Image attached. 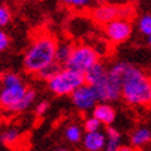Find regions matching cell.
Segmentation results:
<instances>
[{
  "mask_svg": "<svg viewBox=\"0 0 151 151\" xmlns=\"http://www.w3.org/2000/svg\"><path fill=\"white\" fill-rule=\"evenodd\" d=\"M122 99L132 105H146L151 103V78L130 63L126 65L124 75Z\"/></svg>",
  "mask_w": 151,
  "mask_h": 151,
  "instance_id": "cell-1",
  "label": "cell"
},
{
  "mask_svg": "<svg viewBox=\"0 0 151 151\" xmlns=\"http://www.w3.org/2000/svg\"><path fill=\"white\" fill-rule=\"evenodd\" d=\"M57 40L47 33H42L31 43L24 54V68L31 73H39L42 69L55 63Z\"/></svg>",
  "mask_w": 151,
  "mask_h": 151,
  "instance_id": "cell-2",
  "label": "cell"
},
{
  "mask_svg": "<svg viewBox=\"0 0 151 151\" xmlns=\"http://www.w3.org/2000/svg\"><path fill=\"white\" fill-rule=\"evenodd\" d=\"M126 61H119L108 69L107 78L103 82L94 85L93 90L96 93L99 103H111L116 101L122 96V82L126 71Z\"/></svg>",
  "mask_w": 151,
  "mask_h": 151,
  "instance_id": "cell-3",
  "label": "cell"
},
{
  "mask_svg": "<svg viewBox=\"0 0 151 151\" xmlns=\"http://www.w3.org/2000/svg\"><path fill=\"white\" fill-rule=\"evenodd\" d=\"M49 89L57 96L72 94L78 87L85 85V73L76 72L69 68H61L58 73L49 81Z\"/></svg>",
  "mask_w": 151,
  "mask_h": 151,
  "instance_id": "cell-4",
  "label": "cell"
},
{
  "mask_svg": "<svg viewBox=\"0 0 151 151\" xmlns=\"http://www.w3.org/2000/svg\"><path fill=\"white\" fill-rule=\"evenodd\" d=\"M99 53L94 47L87 45H78L73 46L72 54L65 64V68H69L72 71L81 73H86L93 65H96L99 61Z\"/></svg>",
  "mask_w": 151,
  "mask_h": 151,
  "instance_id": "cell-5",
  "label": "cell"
},
{
  "mask_svg": "<svg viewBox=\"0 0 151 151\" xmlns=\"http://www.w3.org/2000/svg\"><path fill=\"white\" fill-rule=\"evenodd\" d=\"M133 14V10L128 6H118V4H99L97 7L92 10V18L97 24L105 25V24L111 22L114 19L125 18L128 19Z\"/></svg>",
  "mask_w": 151,
  "mask_h": 151,
  "instance_id": "cell-6",
  "label": "cell"
},
{
  "mask_svg": "<svg viewBox=\"0 0 151 151\" xmlns=\"http://www.w3.org/2000/svg\"><path fill=\"white\" fill-rule=\"evenodd\" d=\"M104 33L112 43H124L132 35V24L125 18L114 19L104 25Z\"/></svg>",
  "mask_w": 151,
  "mask_h": 151,
  "instance_id": "cell-7",
  "label": "cell"
},
{
  "mask_svg": "<svg viewBox=\"0 0 151 151\" xmlns=\"http://www.w3.org/2000/svg\"><path fill=\"white\" fill-rule=\"evenodd\" d=\"M71 100H72V104L78 108L79 111H93V108L97 105L99 100H97V96L94 90H93L92 86L89 85H82L81 87H78L75 92L71 94Z\"/></svg>",
  "mask_w": 151,
  "mask_h": 151,
  "instance_id": "cell-8",
  "label": "cell"
},
{
  "mask_svg": "<svg viewBox=\"0 0 151 151\" xmlns=\"http://www.w3.org/2000/svg\"><path fill=\"white\" fill-rule=\"evenodd\" d=\"M28 87L21 83L18 86H11V87H3V90L0 92V105L4 110L14 112L17 105L21 103L24 99L25 93H27Z\"/></svg>",
  "mask_w": 151,
  "mask_h": 151,
  "instance_id": "cell-9",
  "label": "cell"
},
{
  "mask_svg": "<svg viewBox=\"0 0 151 151\" xmlns=\"http://www.w3.org/2000/svg\"><path fill=\"white\" fill-rule=\"evenodd\" d=\"M92 115L100 121L101 125H107V126H111L116 118L115 108L110 103H97V105L92 111Z\"/></svg>",
  "mask_w": 151,
  "mask_h": 151,
  "instance_id": "cell-10",
  "label": "cell"
},
{
  "mask_svg": "<svg viewBox=\"0 0 151 151\" xmlns=\"http://www.w3.org/2000/svg\"><path fill=\"white\" fill-rule=\"evenodd\" d=\"M83 147L87 151H103L107 143V136L101 130L92 133H85L82 139Z\"/></svg>",
  "mask_w": 151,
  "mask_h": 151,
  "instance_id": "cell-11",
  "label": "cell"
},
{
  "mask_svg": "<svg viewBox=\"0 0 151 151\" xmlns=\"http://www.w3.org/2000/svg\"><path fill=\"white\" fill-rule=\"evenodd\" d=\"M107 73H108V69L105 68L101 63H97L96 65H93L92 68L85 73V83L89 85V86H94V85L103 82L107 78Z\"/></svg>",
  "mask_w": 151,
  "mask_h": 151,
  "instance_id": "cell-12",
  "label": "cell"
},
{
  "mask_svg": "<svg viewBox=\"0 0 151 151\" xmlns=\"http://www.w3.org/2000/svg\"><path fill=\"white\" fill-rule=\"evenodd\" d=\"M105 136H107V143L103 151H118L121 147V132L114 126H107Z\"/></svg>",
  "mask_w": 151,
  "mask_h": 151,
  "instance_id": "cell-13",
  "label": "cell"
},
{
  "mask_svg": "<svg viewBox=\"0 0 151 151\" xmlns=\"http://www.w3.org/2000/svg\"><path fill=\"white\" fill-rule=\"evenodd\" d=\"M132 147H143L151 142V130L148 128H137L130 136Z\"/></svg>",
  "mask_w": 151,
  "mask_h": 151,
  "instance_id": "cell-14",
  "label": "cell"
},
{
  "mask_svg": "<svg viewBox=\"0 0 151 151\" xmlns=\"http://www.w3.org/2000/svg\"><path fill=\"white\" fill-rule=\"evenodd\" d=\"M73 50V45L71 43H61L57 45V50H55V63L57 64H67L71 54Z\"/></svg>",
  "mask_w": 151,
  "mask_h": 151,
  "instance_id": "cell-15",
  "label": "cell"
},
{
  "mask_svg": "<svg viewBox=\"0 0 151 151\" xmlns=\"http://www.w3.org/2000/svg\"><path fill=\"white\" fill-rule=\"evenodd\" d=\"M64 136L69 143H79L83 139V128H81L76 124L69 125L65 128Z\"/></svg>",
  "mask_w": 151,
  "mask_h": 151,
  "instance_id": "cell-16",
  "label": "cell"
},
{
  "mask_svg": "<svg viewBox=\"0 0 151 151\" xmlns=\"http://www.w3.org/2000/svg\"><path fill=\"white\" fill-rule=\"evenodd\" d=\"M19 137H21V133H19L18 129L10 128L0 134V142L6 146H14L19 140Z\"/></svg>",
  "mask_w": 151,
  "mask_h": 151,
  "instance_id": "cell-17",
  "label": "cell"
},
{
  "mask_svg": "<svg viewBox=\"0 0 151 151\" xmlns=\"http://www.w3.org/2000/svg\"><path fill=\"white\" fill-rule=\"evenodd\" d=\"M35 97H36V92H35L33 89H28L27 93H25V96H24V99L21 100V103L17 105V108H15L14 112H21V111L28 110V108L32 105Z\"/></svg>",
  "mask_w": 151,
  "mask_h": 151,
  "instance_id": "cell-18",
  "label": "cell"
},
{
  "mask_svg": "<svg viewBox=\"0 0 151 151\" xmlns=\"http://www.w3.org/2000/svg\"><path fill=\"white\" fill-rule=\"evenodd\" d=\"M1 83H3L4 87H11V86H18V85H21L24 82H22V79L19 78V75H17V73L6 72L1 76Z\"/></svg>",
  "mask_w": 151,
  "mask_h": 151,
  "instance_id": "cell-19",
  "label": "cell"
},
{
  "mask_svg": "<svg viewBox=\"0 0 151 151\" xmlns=\"http://www.w3.org/2000/svg\"><path fill=\"white\" fill-rule=\"evenodd\" d=\"M101 122L99 119H96L94 116H87L85 121H83V130L86 133H92V132H99L101 129Z\"/></svg>",
  "mask_w": 151,
  "mask_h": 151,
  "instance_id": "cell-20",
  "label": "cell"
},
{
  "mask_svg": "<svg viewBox=\"0 0 151 151\" xmlns=\"http://www.w3.org/2000/svg\"><path fill=\"white\" fill-rule=\"evenodd\" d=\"M139 31L146 35V36H150L151 35V14H144L139 18Z\"/></svg>",
  "mask_w": 151,
  "mask_h": 151,
  "instance_id": "cell-21",
  "label": "cell"
},
{
  "mask_svg": "<svg viewBox=\"0 0 151 151\" xmlns=\"http://www.w3.org/2000/svg\"><path fill=\"white\" fill-rule=\"evenodd\" d=\"M60 69H61V67H60V64H57V63H53L51 65H49V67H46L45 69H42L40 72H39V76H40L42 79H45V81H50L53 76H54L55 73L60 72Z\"/></svg>",
  "mask_w": 151,
  "mask_h": 151,
  "instance_id": "cell-22",
  "label": "cell"
},
{
  "mask_svg": "<svg viewBox=\"0 0 151 151\" xmlns=\"http://www.w3.org/2000/svg\"><path fill=\"white\" fill-rule=\"evenodd\" d=\"M11 19V11L7 6L0 4V28L6 27Z\"/></svg>",
  "mask_w": 151,
  "mask_h": 151,
  "instance_id": "cell-23",
  "label": "cell"
},
{
  "mask_svg": "<svg viewBox=\"0 0 151 151\" xmlns=\"http://www.w3.org/2000/svg\"><path fill=\"white\" fill-rule=\"evenodd\" d=\"M92 0H63V3L72 9H85L90 4Z\"/></svg>",
  "mask_w": 151,
  "mask_h": 151,
  "instance_id": "cell-24",
  "label": "cell"
},
{
  "mask_svg": "<svg viewBox=\"0 0 151 151\" xmlns=\"http://www.w3.org/2000/svg\"><path fill=\"white\" fill-rule=\"evenodd\" d=\"M49 107H50V104H49V101L43 100L40 101L39 104L35 107V114L37 115V116H43V115L47 112V110H49Z\"/></svg>",
  "mask_w": 151,
  "mask_h": 151,
  "instance_id": "cell-25",
  "label": "cell"
},
{
  "mask_svg": "<svg viewBox=\"0 0 151 151\" xmlns=\"http://www.w3.org/2000/svg\"><path fill=\"white\" fill-rule=\"evenodd\" d=\"M10 45V37L4 31H0V51H4Z\"/></svg>",
  "mask_w": 151,
  "mask_h": 151,
  "instance_id": "cell-26",
  "label": "cell"
},
{
  "mask_svg": "<svg viewBox=\"0 0 151 151\" xmlns=\"http://www.w3.org/2000/svg\"><path fill=\"white\" fill-rule=\"evenodd\" d=\"M118 151H136V150H134V147H132V146H121Z\"/></svg>",
  "mask_w": 151,
  "mask_h": 151,
  "instance_id": "cell-27",
  "label": "cell"
},
{
  "mask_svg": "<svg viewBox=\"0 0 151 151\" xmlns=\"http://www.w3.org/2000/svg\"><path fill=\"white\" fill-rule=\"evenodd\" d=\"M96 3H99V4H107V3H110L111 0H94Z\"/></svg>",
  "mask_w": 151,
  "mask_h": 151,
  "instance_id": "cell-28",
  "label": "cell"
},
{
  "mask_svg": "<svg viewBox=\"0 0 151 151\" xmlns=\"http://www.w3.org/2000/svg\"><path fill=\"white\" fill-rule=\"evenodd\" d=\"M147 42H148V46L151 47V35L150 36H147Z\"/></svg>",
  "mask_w": 151,
  "mask_h": 151,
  "instance_id": "cell-29",
  "label": "cell"
},
{
  "mask_svg": "<svg viewBox=\"0 0 151 151\" xmlns=\"http://www.w3.org/2000/svg\"><path fill=\"white\" fill-rule=\"evenodd\" d=\"M55 151H69V150H67V148H60V150H55Z\"/></svg>",
  "mask_w": 151,
  "mask_h": 151,
  "instance_id": "cell-30",
  "label": "cell"
}]
</instances>
